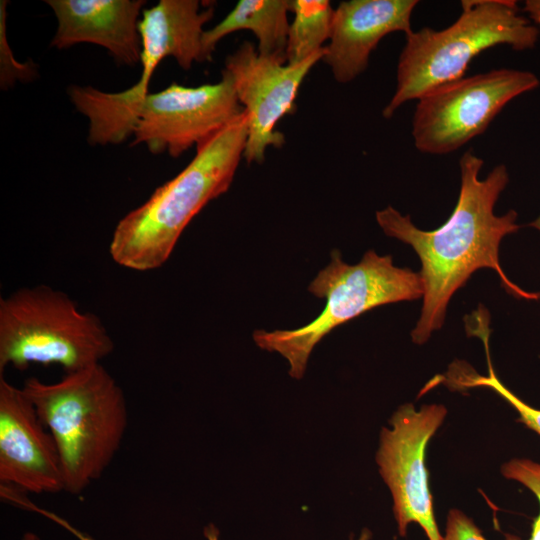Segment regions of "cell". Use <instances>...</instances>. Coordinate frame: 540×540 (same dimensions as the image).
I'll return each instance as SVG.
<instances>
[{
	"label": "cell",
	"instance_id": "6da1fadb",
	"mask_svg": "<svg viewBox=\"0 0 540 540\" xmlns=\"http://www.w3.org/2000/svg\"><path fill=\"white\" fill-rule=\"evenodd\" d=\"M484 161L472 149L459 160L461 184L457 203L440 227L426 231L414 225L409 215L392 206L376 212L383 232L410 245L421 262L423 284L420 317L411 332L412 341L421 345L444 324L447 307L454 293L482 268L494 270L508 293L525 300H537L540 293L528 292L514 284L499 263L502 239L517 232L518 214L509 210L496 215L495 204L509 182L504 164L479 177Z\"/></svg>",
	"mask_w": 540,
	"mask_h": 540
},
{
	"label": "cell",
	"instance_id": "7a4b0ae2",
	"mask_svg": "<svg viewBox=\"0 0 540 540\" xmlns=\"http://www.w3.org/2000/svg\"><path fill=\"white\" fill-rule=\"evenodd\" d=\"M247 135L243 113L197 145L194 158L181 172L117 223L109 244L113 261L141 272L165 264L191 220L229 190Z\"/></svg>",
	"mask_w": 540,
	"mask_h": 540
},
{
	"label": "cell",
	"instance_id": "3957f363",
	"mask_svg": "<svg viewBox=\"0 0 540 540\" xmlns=\"http://www.w3.org/2000/svg\"><path fill=\"white\" fill-rule=\"evenodd\" d=\"M23 391L53 436L64 491L78 495L105 472L124 438V391L99 363L46 383L25 380Z\"/></svg>",
	"mask_w": 540,
	"mask_h": 540
},
{
	"label": "cell",
	"instance_id": "277c9868",
	"mask_svg": "<svg viewBox=\"0 0 540 540\" xmlns=\"http://www.w3.org/2000/svg\"><path fill=\"white\" fill-rule=\"evenodd\" d=\"M461 7L450 26L424 27L406 36L384 118H391L404 103L463 78L470 62L489 48L506 45L525 51L538 42L539 28L520 13L516 1L464 0Z\"/></svg>",
	"mask_w": 540,
	"mask_h": 540
},
{
	"label": "cell",
	"instance_id": "5b68a950",
	"mask_svg": "<svg viewBox=\"0 0 540 540\" xmlns=\"http://www.w3.org/2000/svg\"><path fill=\"white\" fill-rule=\"evenodd\" d=\"M113 350L101 319L81 311L63 291L42 284L0 299V374L33 363L74 372L101 363Z\"/></svg>",
	"mask_w": 540,
	"mask_h": 540
},
{
	"label": "cell",
	"instance_id": "8992f818",
	"mask_svg": "<svg viewBox=\"0 0 540 540\" xmlns=\"http://www.w3.org/2000/svg\"><path fill=\"white\" fill-rule=\"evenodd\" d=\"M308 291L325 299V307L313 321L292 330L253 332L259 348L287 360L289 375L295 379L303 377L312 350L333 329L375 307L419 299L423 284L419 272L395 266L391 255L369 250L350 265L340 251L333 250L330 263L318 272Z\"/></svg>",
	"mask_w": 540,
	"mask_h": 540
},
{
	"label": "cell",
	"instance_id": "52a82bcc",
	"mask_svg": "<svg viewBox=\"0 0 540 540\" xmlns=\"http://www.w3.org/2000/svg\"><path fill=\"white\" fill-rule=\"evenodd\" d=\"M526 70L500 68L445 84L417 100L412 137L417 150L444 155L481 135L514 98L536 89Z\"/></svg>",
	"mask_w": 540,
	"mask_h": 540
},
{
	"label": "cell",
	"instance_id": "ba28073f",
	"mask_svg": "<svg viewBox=\"0 0 540 540\" xmlns=\"http://www.w3.org/2000/svg\"><path fill=\"white\" fill-rule=\"evenodd\" d=\"M446 416L447 408L442 404H426L416 409L406 403L393 413L390 427H383L380 432L375 459L391 492L401 537L406 535L411 523H417L428 540L442 539L435 521L425 456L429 440Z\"/></svg>",
	"mask_w": 540,
	"mask_h": 540
},
{
	"label": "cell",
	"instance_id": "9c48e42d",
	"mask_svg": "<svg viewBox=\"0 0 540 540\" xmlns=\"http://www.w3.org/2000/svg\"><path fill=\"white\" fill-rule=\"evenodd\" d=\"M244 113L230 75L214 84L185 87L172 83L148 93L137 107L134 144L154 154L178 157L222 130Z\"/></svg>",
	"mask_w": 540,
	"mask_h": 540
},
{
	"label": "cell",
	"instance_id": "30bf717a",
	"mask_svg": "<svg viewBox=\"0 0 540 540\" xmlns=\"http://www.w3.org/2000/svg\"><path fill=\"white\" fill-rule=\"evenodd\" d=\"M325 47L298 64H287L258 53L244 41L225 60V71L233 81L237 98L248 119V135L243 158L247 164H261L269 146L281 148L285 136L277 123L296 110L295 100L312 67L323 59Z\"/></svg>",
	"mask_w": 540,
	"mask_h": 540
},
{
	"label": "cell",
	"instance_id": "8fae6325",
	"mask_svg": "<svg viewBox=\"0 0 540 540\" xmlns=\"http://www.w3.org/2000/svg\"><path fill=\"white\" fill-rule=\"evenodd\" d=\"M0 482L20 491H64L55 440L22 388L0 374Z\"/></svg>",
	"mask_w": 540,
	"mask_h": 540
},
{
	"label": "cell",
	"instance_id": "7c38bea8",
	"mask_svg": "<svg viewBox=\"0 0 540 540\" xmlns=\"http://www.w3.org/2000/svg\"><path fill=\"white\" fill-rule=\"evenodd\" d=\"M416 0H349L334 11L329 44L323 61L334 79L345 84L363 73L370 54L392 32L409 35Z\"/></svg>",
	"mask_w": 540,
	"mask_h": 540
},
{
	"label": "cell",
	"instance_id": "4fadbf2b",
	"mask_svg": "<svg viewBox=\"0 0 540 540\" xmlns=\"http://www.w3.org/2000/svg\"><path fill=\"white\" fill-rule=\"evenodd\" d=\"M58 26L53 47L92 43L107 49L119 62L135 65L141 58L138 31L142 0H47Z\"/></svg>",
	"mask_w": 540,
	"mask_h": 540
},
{
	"label": "cell",
	"instance_id": "5bb4252c",
	"mask_svg": "<svg viewBox=\"0 0 540 540\" xmlns=\"http://www.w3.org/2000/svg\"><path fill=\"white\" fill-rule=\"evenodd\" d=\"M201 5L197 0H161L143 11L138 24L142 73L140 80L126 89L131 99L140 102L149 93L151 77L164 58L173 57L185 70L193 62H204L203 27L214 9L211 5L201 10Z\"/></svg>",
	"mask_w": 540,
	"mask_h": 540
},
{
	"label": "cell",
	"instance_id": "9a60e30c",
	"mask_svg": "<svg viewBox=\"0 0 540 540\" xmlns=\"http://www.w3.org/2000/svg\"><path fill=\"white\" fill-rule=\"evenodd\" d=\"M289 0H240L226 17L202 36L204 61H209L217 43L235 31L249 30L257 41V51L266 57L285 60L289 31Z\"/></svg>",
	"mask_w": 540,
	"mask_h": 540
},
{
	"label": "cell",
	"instance_id": "2e32d148",
	"mask_svg": "<svg viewBox=\"0 0 540 540\" xmlns=\"http://www.w3.org/2000/svg\"><path fill=\"white\" fill-rule=\"evenodd\" d=\"M294 14L289 25L285 60L298 64L321 51L329 41L334 11L328 0H289Z\"/></svg>",
	"mask_w": 540,
	"mask_h": 540
},
{
	"label": "cell",
	"instance_id": "e0dca14e",
	"mask_svg": "<svg viewBox=\"0 0 540 540\" xmlns=\"http://www.w3.org/2000/svg\"><path fill=\"white\" fill-rule=\"evenodd\" d=\"M453 384L458 388L488 387L500 395L518 413V421L540 435V409L530 406L508 389L497 377L488 354V375L464 373Z\"/></svg>",
	"mask_w": 540,
	"mask_h": 540
},
{
	"label": "cell",
	"instance_id": "ac0fdd59",
	"mask_svg": "<svg viewBox=\"0 0 540 540\" xmlns=\"http://www.w3.org/2000/svg\"><path fill=\"white\" fill-rule=\"evenodd\" d=\"M501 474L529 489L539 502V513L535 518L530 537L527 540H540V463L527 458H513L501 465ZM505 540H521L506 534Z\"/></svg>",
	"mask_w": 540,
	"mask_h": 540
},
{
	"label": "cell",
	"instance_id": "d6986e66",
	"mask_svg": "<svg viewBox=\"0 0 540 540\" xmlns=\"http://www.w3.org/2000/svg\"><path fill=\"white\" fill-rule=\"evenodd\" d=\"M5 6L1 1V86L8 87L16 80H29L35 75L34 66L30 63H19L12 55L5 35Z\"/></svg>",
	"mask_w": 540,
	"mask_h": 540
},
{
	"label": "cell",
	"instance_id": "ffe728a7",
	"mask_svg": "<svg viewBox=\"0 0 540 540\" xmlns=\"http://www.w3.org/2000/svg\"><path fill=\"white\" fill-rule=\"evenodd\" d=\"M441 540H487L471 518L458 509H451Z\"/></svg>",
	"mask_w": 540,
	"mask_h": 540
},
{
	"label": "cell",
	"instance_id": "44dd1931",
	"mask_svg": "<svg viewBox=\"0 0 540 540\" xmlns=\"http://www.w3.org/2000/svg\"><path fill=\"white\" fill-rule=\"evenodd\" d=\"M522 10L532 23L540 28V0H526Z\"/></svg>",
	"mask_w": 540,
	"mask_h": 540
},
{
	"label": "cell",
	"instance_id": "7402d4cb",
	"mask_svg": "<svg viewBox=\"0 0 540 540\" xmlns=\"http://www.w3.org/2000/svg\"><path fill=\"white\" fill-rule=\"evenodd\" d=\"M371 537H372V533L370 532V530L367 528H364L357 539H353V537H351L350 540H370Z\"/></svg>",
	"mask_w": 540,
	"mask_h": 540
},
{
	"label": "cell",
	"instance_id": "603a6c76",
	"mask_svg": "<svg viewBox=\"0 0 540 540\" xmlns=\"http://www.w3.org/2000/svg\"><path fill=\"white\" fill-rule=\"evenodd\" d=\"M529 226L540 231V214L536 219L529 223Z\"/></svg>",
	"mask_w": 540,
	"mask_h": 540
},
{
	"label": "cell",
	"instance_id": "cb8c5ba5",
	"mask_svg": "<svg viewBox=\"0 0 540 540\" xmlns=\"http://www.w3.org/2000/svg\"><path fill=\"white\" fill-rule=\"evenodd\" d=\"M22 540H39V539H38L37 535H35V534L31 533V532H28L23 536Z\"/></svg>",
	"mask_w": 540,
	"mask_h": 540
},
{
	"label": "cell",
	"instance_id": "d4e9b609",
	"mask_svg": "<svg viewBox=\"0 0 540 540\" xmlns=\"http://www.w3.org/2000/svg\"><path fill=\"white\" fill-rule=\"evenodd\" d=\"M209 540H217V537L213 534V530H211V533H207Z\"/></svg>",
	"mask_w": 540,
	"mask_h": 540
}]
</instances>
